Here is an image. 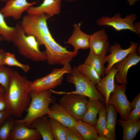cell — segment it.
<instances>
[{
	"label": "cell",
	"instance_id": "7c38bea8",
	"mask_svg": "<svg viewBox=\"0 0 140 140\" xmlns=\"http://www.w3.org/2000/svg\"><path fill=\"white\" fill-rule=\"evenodd\" d=\"M36 3V2H28L27 0H8L1 10L5 18L18 20L24 12Z\"/></svg>",
	"mask_w": 140,
	"mask_h": 140
},
{
	"label": "cell",
	"instance_id": "277c9868",
	"mask_svg": "<svg viewBox=\"0 0 140 140\" xmlns=\"http://www.w3.org/2000/svg\"><path fill=\"white\" fill-rule=\"evenodd\" d=\"M52 93L50 90L36 92L31 91V101L24 118L16 120V124L24 123L29 127L31 123L37 118L47 115L50 103L53 102Z\"/></svg>",
	"mask_w": 140,
	"mask_h": 140
},
{
	"label": "cell",
	"instance_id": "6da1fadb",
	"mask_svg": "<svg viewBox=\"0 0 140 140\" xmlns=\"http://www.w3.org/2000/svg\"><path fill=\"white\" fill-rule=\"evenodd\" d=\"M50 17L46 14H27L23 17L20 24L26 34L33 36L40 45L45 46L46 61L49 64L63 66L70 63L78 53L68 50L54 40L47 25V20Z\"/></svg>",
	"mask_w": 140,
	"mask_h": 140
},
{
	"label": "cell",
	"instance_id": "ab89813d",
	"mask_svg": "<svg viewBox=\"0 0 140 140\" xmlns=\"http://www.w3.org/2000/svg\"><path fill=\"white\" fill-rule=\"evenodd\" d=\"M134 24L136 29L140 34V23L138 22Z\"/></svg>",
	"mask_w": 140,
	"mask_h": 140
},
{
	"label": "cell",
	"instance_id": "ba28073f",
	"mask_svg": "<svg viewBox=\"0 0 140 140\" xmlns=\"http://www.w3.org/2000/svg\"><path fill=\"white\" fill-rule=\"evenodd\" d=\"M137 18L136 15L134 13L122 18L120 14L117 13L111 17H102L97 20L96 24L99 26L111 27L116 31L129 30L139 36L140 34L136 29L134 23Z\"/></svg>",
	"mask_w": 140,
	"mask_h": 140
},
{
	"label": "cell",
	"instance_id": "836d02e7",
	"mask_svg": "<svg viewBox=\"0 0 140 140\" xmlns=\"http://www.w3.org/2000/svg\"><path fill=\"white\" fill-rule=\"evenodd\" d=\"M6 107V102L4 93H0V111H5Z\"/></svg>",
	"mask_w": 140,
	"mask_h": 140
},
{
	"label": "cell",
	"instance_id": "44dd1931",
	"mask_svg": "<svg viewBox=\"0 0 140 140\" xmlns=\"http://www.w3.org/2000/svg\"><path fill=\"white\" fill-rule=\"evenodd\" d=\"M107 111V126L106 136L110 140L116 139L115 134L117 112L111 105L106 108Z\"/></svg>",
	"mask_w": 140,
	"mask_h": 140
},
{
	"label": "cell",
	"instance_id": "ac0fdd59",
	"mask_svg": "<svg viewBox=\"0 0 140 140\" xmlns=\"http://www.w3.org/2000/svg\"><path fill=\"white\" fill-rule=\"evenodd\" d=\"M47 117L68 127H74L76 121L59 103L53 104L50 108Z\"/></svg>",
	"mask_w": 140,
	"mask_h": 140
},
{
	"label": "cell",
	"instance_id": "4dcf8cb0",
	"mask_svg": "<svg viewBox=\"0 0 140 140\" xmlns=\"http://www.w3.org/2000/svg\"><path fill=\"white\" fill-rule=\"evenodd\" d=\"M13 70L10 68L3 65L0 66V85L6 90L9 86Z\"/></svg>",
	"mask_w": 140,
	"mask_h": 140
},
{
	"label": "cell",
	"instance_id": "8992f818",
	"mask_svg": "<svg viewBox=\"0 0 140 140\" xmlns=\"http://www.w3.org/2000/svg\"><path fill=\"white\" fill-rule=\"evenodd\" d=\"M72 68L70 63L61 68H54L48 74L32 81L31 91L36 92L52 89L62 83L64 76L70 73Z\"/></svg>",
	"mask_w": 140,
	"mask_h": 140
},
{
	"label": "cell",
	"instance_id": "7a4b0ae2",
	"mask_svg": "<svg viewBox=\"0 0 140 140\" xmlns=\"http://www.w3.org/2000/svg\"><path fill=\"white\" fill-rule=\"evenodd\" d=\"M32 81L13 70L9 86L4 93L5 110L14 117L21 119L31 101L30 93Z\"/></svg>",
	"mask_w": 140,
	"mask_h": 140
},
{
	"label": "cell",
	"instance_id": "4fadbf2b",
	"mask_svg": "<svg viewBox=\"0 0 140 140\" xmlns=\"http://www.w3.org/2000/svg\"><path fill=\"white\" fill-rule=\"evenodd\" d=\"M140 61V57L136 51L130 53L125 58L114 66L117 70L115 79L117 83L126 85L128 83V71L132 67L137 65Z\"/></svg>",
	"mask_w": 140,
	"mask_h": 140
},
{
	"label": "cell",
	"instance_id": "7bdbcfd3",
	"mask_svg": "<svg viewBox=\"0 0 140 140\" xmlns=\"http://www.w3.org/2000/svg\"><path fill=\"white\" fill-rule=\"evenodd\" d=\"M0 0L1 1H7L8 0Z\"/></svg>",
	"mask_w": 140,
	"mask_h": 140
},
{
	"label": "cell",
	"instance_id": "d6a6232c",
	"mask_svg": "<svg viewBox=\"0 0 140 140\" xmlns=\"http://www.w3.org/2000/svg\"><path fill=\"white\" fill-rule=\"evenodd\" d=\"M140 117V107L132 109L125 120L128 122H133L139 120Z\"/></svg>",
	"mask_w": 140,
	"mask_h": 140
},
{
	"label": "cell",
	"instance_id": "3957f363",
	"mask_svg": "<svg viewBox=\"0 0 140 140\" xmlns=\"http://www.w3.org/2000/svg\"><path fill=\"white\" fill-rule=\"evenodd\" d=\"M16 31L11 42L19 53L26 58L36 62L46 61L44 52L41 51L40 44L33 36L26 34L20 24L16 26Z\"/></svg>",
	"mask_w": 140,
	"mask_h": 140
},
{
	"label": "cell",
	"instance_id": "f1b7e54d",
	"mask_svg": "<svg viewBox=\"0 0 140 140\" xmlns=\"http://www.w3.org/2000/svg\"><path fill=\"white\" fill-rule=\"evenodd\" d=\"M16 124V119L11 116L0 127V140H9L11 131Z\"/></svg>",
	"mask_w": 140,
	"mask_h": 140
},
{
	"label": "cell",
	"instance_id": "5bb4252c",
	"mask_svg": "<svg viewBox=\"0 0 140 140\" xmlns=\"http://www.w3.org/2000/svg\"><path fill=\"white\" fill-rule=\"evenodd\" d=\"M117 69L114 66L105 76L103 77L100 82L95 86L96 88L105 99L106 107L108 106V102L111 94L115 86V79Z\"/></svg>",
	"mask_w": 140,
	"mask_h": 140
},
{
	"label": "cell",
	"instance_id": "e575fe53",
	"mask_svg": "<svg viewBox=\"0 0 140 140\" xmlns=\"http://www.w3.org/2000/svg\"><path fill=\"white\" fill-rule=\"evenodd\" d=\"M11 115L5 110L0 111V127Z\"/></svg>",
	"mask_w": 140,
	"mask_h": 140
},
{
	"label": "cell",
	"instance_id": "603a6c76",
	"mask_svg": "<svg viewBox=\"0 0 140 140\" xmlns=\"http://www.w3.org/2000/svg\"><path fill=\"white\" fill-rule=\"evenodd\" d=\"M74 127L84 140H96L98 135L94 126L81 120H76Z\"/></svg>",
	"mask_w": 140,
	"mask_h": 140
},
{
	"label": "cell",
	"instance_id": "d590c367",
	"mask_svg": "<svg viewBox=\"0 0 140 140\" xmlns=\"http://www.w3.org/2000/svg\"><path fill=\"white\" fill-rule=\"evenodd\" d=\"M132 109L140 107V93H139L131 103Z\"/></svg>",
	"mask_w": 140,
	"mask_h": 140
},
{
	"label": "cell",
	"instance_id": "8d00e7d4",
	"mask_svg": "<svg viewBox=\"0 0 140 140\" xmlns=\"http://www.w3.org/2000/svg\"><path fill=\"white\" fill-rule=\"evenodd\" d=\"M2 39V38L0 37V41ZM5 52L3 49H0V66L4 65L3 60Z\"/></svg>",
	"mask_w": 140,
	"mask_h": 140
},
{
	"label": "cell",
	"instance_id": "b9f144b4",
	"mask_svg": "<svg viewBox=\"0 0 140 140\" xmlns=\"http://www.w3.org/2000/svg\"><path fill=\"white\" fill-rule=\"evenodd\" d=\"M66 0L68 1H74L75 0Z\"/></svg>",
	"mask_w": 140,
	"mask_h": 140
},
{
	"label": "cell",
	"instance_id": "52a82bcc",
	"mask_svg": "<svg viewBox=\"0 0 140 140\" xmlns=\"http://www.w3.org/2000/svg\"><path fill=\"white\" fill-rule=\"evenodd\" d=\"M59 103L76 120H81L86 110L88 100L81 95L64 93Z\"/></svg>",
	"mask_w": 140,
	"mask_h": 140
},
{
	"label": "cell",
	"instance_id": "60d3db41",
	"mask_svg": "<svg viewBox=\"0 0 140 140\" xmlns=\"http://www.w3.org/2000/svg\"><path fill=\"white\" fill-rule=\"evenodd\" d=\"M5 91V88L2 86L0 85V93H4Z\"/></svg>",
	"mask_w": 140,
	"mask_h": 140
},
{
	"label": "cell",
	"instance_id": "e0dca14e",
	"mask_svg": "<svg viewBox=\"0 0 140 140\" xmlns=\"http://www.w3.org/2000/svg\"><path fill=\"white\" fill-rule=\"evenodd\" d=\"M41 138V135L36 129L21 123L16 124L14 127L9 140H39Z\"/></svg>",
	"mask_w": 140,
	"mask_h": 140
},
{
	"label": "cell",
	"instance_id": "cb8c5ba5",
	"mask_svg": "<svg viewBox=\"0 0 140 140\" xmlns=\"http://www.w3.org/2000/svg\"><path fill=\"white\" fill-rule=\"evenodd\" d=\"M106 62L105 59L97 55L89 53L84 63L92 67L101 76H104Z\"/></svg>",
	"mask_w": 140,
	"mask_h": 140
},
{
	"label": "cell",
	"instance_id": "f35d334b",
	"mask_svg": "<svg viewBox=\"0 0 140 140\" xmlns=\"http://www.w3.org/2000/svg\"><path fill=\"white\" fill-rule=\"evenodd\" d=\"M139 0H127L128 3L130 6H133Z\"/></svg>",
	"mask_w": 140,
	"mask_h": 140
},
{
	"label": "cell",
	"instance_id": "5b68a950",
	"mask_svg": "<svg viewBox=\"0 0 140 140\" xmlns=\"http://www.w3.org/2000/svg\"><path fill=\"white\" fill-rule=\"evenodd\" d=\"M67 74V81L74 85L75 90L66 92L51 89L52 93L60 95L65 93L79 94L89 98L99 100L104 104L105 99L98 91L95 85L79 71L77 67L72 68L70 73Z\"/></svg>",
	"mask_w": 140,
	"mask_h": 140
},
{
	"label": "cell",
	"instance_id": "f546056e",
	"mask_svg": "<svg viewBox=\"0 0 140 140\" xmlns=\"http://www.w3.org/2000/svg\"><path fill=\"white\" fill-rule=\"evenodd\" d=\"M98 114V118L94 127L99 135L106 137L107 117L106 107L102 109Z\"/></svg>",
	"mask_w": 140,
	"mask_h": 140
},
{
	"label": "cell",
	"instance_id": "7402d4cb",
	"mask_svg": "<svg viewBox=\"0 0 140 140\" xmlns=\"http://www.w3.org/2000/svg\"><path fill=\"white\" fill-rule=\"evenodd\" d=\"M119 123L123 131V140H133L140 130V121L128 122L120 119Z\"/></svg>",
	"mask_w": 140,
	"mask_h": 140
},
{
	"label": "cell",
	"instance_id": "d6986e66",
	"mask_svg": "<svg viewBox=\"0 0 140 140\" xmlns=\"http://www.w3.org/2000/svg\"><path fill=\"white\" fill-rule=\"evenodd\" d=\"M104 104L99 100L89 98L81 120L95 127L97 119V114L102 109L106 107Z\"/></svg>",
	"mask_w": 140,
	"mask_h": 140
},
{
	"label": "cell",
	"instance_id": "9a60e30c",
	"mask_svg": "<svg viewBox=\"0 0 140 140\" xmlns=\"http://www.w3.org/2000/svg\"><path fill=\"white\" fill-rule=\"evenodd\" d=\"M81 23H76L73 25L72 34L66 43L72 45L74 50L78 51L80 49L86 50L89 48L90 35L83 32L81 30Z\"/></svg>",
	"mask_w": 140,
	"mask_h": 140
},
{
	"label": "cell",
	"instance_id": "74e56055",
	"mask_svg": "<svg viewBox=\"0 0 140 140\" xmlns=\"http://www.w3.org/2000/svg\"><path fill=\"white\" fill-rule=\"evenodd\" d=\"M96 140H110L108 138L105 136L98 135Z\"/></svg>",
	"mask_w": 140,
	"mask_h": 140
},
{
	"label": "cell",
	"instance_id": "ffe728a7",
	"mask_svg": "<svg viewBox=\"0 0 140 140\" xmlns=\"http://www.w3.org/2000/svg\"><path fill=\"white\" fill-rule=\"evenodd\" d=\"M29 127L36 129L40 134L43 140H54L51 131L50 119L44 116L33 121Z\"/></svg>",
	"mask_w": 140,
	"mask_h": 140
},
{
	"label": "cell",
	"instance_id": "8fae6325",
	"mask_svg": "<svg viewBox=\"0 0 140 140\" xmlns=\"http://www.w3.org/2000/svg\"><path fill=\"white\" fill-rule=\"evenodd\" d=\"M109 45L108 35L104 28L90 35L89 53L105 59Z\"/></svg>",
	"mask_w": 140,
	"mask_h": 140
},
{
	"label": "cell",
	"instance_id": "1f68e13d",
	"mask_svg": "<svg viewBox=\"0 0 140 140\" xmlns=\"http://www.w3.org/2000/svg\"><path fill=\"white\" fill-rule=\"evenodd\" d=\"M66 140H84L80 133L74 127H66Z\"/></svg>",
	"mask_w": 140,
	"mask_h": 140
},
{
	"label": "cell",
	"instance_id": "9c48e42d",
	"mask_svg": "<svg viewBox=\"0 0 140 140\" xmlns=\"http://www.w3.org/2000/svg\"><path fill=\"white\" fill-rule=\"evenodd\" d=\"M126 85L115 83L114 89L111 94L108 105H111L120 115L121 119L125 120L132 110L131 103L126 96Z\"/></svg>",
	"mask_w": 140,
	"mask_h": 140
},
{
	"label": "cell",
	"instance_id": "484cf974",
	"mask_svg": "<svg viewBox=\"0 0 140 140\" xmlns=\"http://www.w3.org/2000/svg\"><path fill=\"white\" fill-rule=\"evenodd\" d=\"M77 67L79 71L95 85L101 80V76L90 65L84 63L80 65Z\"/></svg>",
	"mask_w": 140,
	"mask_h": 140
},
{
	"label": "cell",
	"instance_id": "2e32d148",
	"mask_svg": "<svg viewBox=\"0 0 140 140\" xmlns=\"http://www.w3.org/2000/svg\"><path fill=\"white\" fill-rule=\"evenodd\" d=\"M62 0H43L37 6H32L27 11V14L38 15L46 14L51 17L57 15L60 12Z\"/></svg>",
	"mask_w": 140,
	"mask_h": 140
},
{
	"label": "cell",
	"instance_id": "83f0119b",
	"mask_svg": "<svg viewBox=\"0 0 140 140\" xmlns=\"http://www.w3.org/2000/svg\"><path fill=\"white\" fill-rule=\"evenodd\" d=\"M3 64L4 65L9 66H14L22 69L24 72L27 73L30 70V66L22 64L19 61L16 59L15 54L9 52H5L3 60Z\"/></svg>",
	"mask_w": 140,
	"mask_h": 140
},
{
	"label": "cell",
	"instance_id": "d4e9b609",
	"mask_svg": "<svg viewBox=\"0 0 140 140\" xmlns=\"http://www.w3.org/2000/svg\"><path fill=\"white\" fill-rule=\"evenodd\" d=\"M5 18L0 8V37L6 41L11 42L15 32L16 27L8 25Z\"/></svg>",
	"mask_w": 140,
	"mask_h": 140
},
{
	"label": "cell",
	"instance_id": "4316f807",
	"mask_svg": "<svg viewBox=\"0 0 140 140\" xmlns=\"http://www.w3.org/2000/svg\"><path fill=\"white\" fill-rule=\"evenodd\" d=\"M51 133L55 140H66V127L59 122L49 118Z\"/></svg>",
	"mask_w": 140,
	"mask_h": 140
},
{
	"label": "cell",
	"instance_id": "30bf717a",
	"mask_svg": "<svg viewBox=\"0 0 140 140\" xmlns=\"http://www.w3.org/2000/svg\"><path fill=\"white\" fill-rule=\"evenodd\" d=\"M138 44V43L132 41L129 47L125 49H123L120 44L118 43L110 46L108 51L110 53L105 58L108 64L105 68L104 74L106 75L115 65L123 60L130 53L137 51Z\"/></svg>",
	"mask_w": 140,
	"mask_h": 140
}]
</instances>
